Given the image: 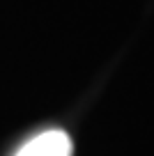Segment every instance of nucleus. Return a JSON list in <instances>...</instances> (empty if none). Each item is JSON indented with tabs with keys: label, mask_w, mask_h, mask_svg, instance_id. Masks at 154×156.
Wrapping results in <instances>:
<instances>
[{
	"label": "nucleus",
	"mask_w": 154,
	"mask_h": 156,
	"mask_svg": "<svg viewBox=\"0 0 154 156\" xmlns=\"http://www.w3.org/2000/svg\"><path fill=\"white\" fill-rule=\"evenodd\" d=\"M14 156H72V138L62 129H48L30 138Z\"/></svg>",
	"instance_id": "nucleus-1"
}]
</instances>
